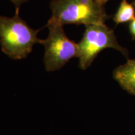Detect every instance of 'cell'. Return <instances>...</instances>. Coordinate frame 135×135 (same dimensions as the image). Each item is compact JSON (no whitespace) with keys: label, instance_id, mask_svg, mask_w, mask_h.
<instances>
[{"label":"cell","instance_id":"1","mask_svg":"<svg viewBox=\"0 0 135 135\" xmlns=\"http://www.w3.org/2000/svg\"><path fill=\"white\" fill-rule=\"evenodd\" d=\"M20 9H16L13 17L0 15V44L1 50L15 60L26 58L34 45L41 44L43 40L37 35L40 30H35L20 16Z\"/></svg>","mask_w":135,"mask_h":135},{"label":"cell","instance_id":"2","mask_svg":"<svg viewBox=\"0 0 135 135\" xmlns=\"http://www.w3.org/2000/svg\"><path fill=\"white\" fill-rule=\"evenodd\" d=\"M50 7L48 25L104 24L108 18L104 4L97 0H52Z\"/></svg>","mask_w":135,"mask_h":135},{"label":"cell","instance_id":"3","mask_svg":"<svg viewBox=\"0 0 135 135\" xmlns=\"http://www.w3.org/2000/svg\"><path fill=\"white\" fill-rule=\"evenodd\" d=\"M78 46V65L83 70L88 68L99 53L105 49H114L126 58L128 56V50L119 45L114 31L105 23L85 26V31Z\"/></svg>","mask_w":135,"mask_h":135},{"label":"cell","instance_id":"4","mask_svg":"<svg viewBox=\"0 0 135 135\" xmlns=\"http://www.w3.org/2000/svg\"><path fill=\"white\" fill-rule=\"evenodd\" d=\"M49 33L41 45L45 47L43 61L47 71L60 70L73 58L78 57V43L66 36L63 26L46 24Z\"/></svg>","mask_w":135,"mask_h":135},{"label":"cell","instance_id":"5","mask_svg":"<svg viewBox=\"0 0 135 135\" xmlns=\"http://www.w3.org/2000/svg\"><path fill=\"white\" fill-rule=\"evenodd\" d=\"M113 76L124 90L135 96V59H128L125 63L118 66Z\"/></svg>","mask_w":135,"mask_h":135},{"label":"cell","instance_id":"6","mask_svg":"<svg viewBox=\"0 0 135 135\" xmlns=\"http://www.w3.org/2000/svg\"><path fill=\"white\" fill-rule=\"evenodd\" d=\"M135 18V8L127 0H122L119 8L113 17L116 25L130 22Z\"/></svg>","mask_w":135,"mask_h":135},{"label":"cell","instance_id":"7","mask_svg":"<svg viewBox=\"0 0 135 135\" xmlns=\"http://www.w3.org/2000/svg\"><path fill=\"white\" fill-rule=\"evenodd\" d=\"M129 30L132 38L135 40V18L129 23Z\"/></svg>","mask_w":135,"mask_h":135},{"label":"cell","instance_id":"8","mask_svg":"<svg viewBox=\"0 0 135 135\" xmlns=\"http://www.w3.org/2000/svg\"><path fill=\"white\" fill-rule=\"evenodd\" d=\"M9 1H11L14 4L16 9H20V6L23 4H24L25 3H26V1H28V0H9Z\"/></svg>","mask_w":135,"mask_h":135},{"label":"cell","instance_id":"9","mask_svg":"<svg viewBox=\"0 0 135 135\" xmlns=\"http://www.w3.org/2000/svg\"><path fill=\"white\" fill-rule=\"evenodd\" d=\"M97 1H99V3H102V4H104L105 5V4L106 3L108 2V1H110V0H97Z\"/></svg>","mask_w":135,"mask_h":135},{"label":"cell","instance_id":"10","mask_svg":"<svg viewBox=\"0 0 135 135\" xmlns=\"http://www.w3.org/2000/svg\"><path fill=\"white\" fill-rule=\"evenodd\" d=\"M131 4H132L133 5V6H134V7H135V0H134V1H133V2H132V3H131Z\"/></svg>","mask_w":135,"mask_h":135}]
</instances>
